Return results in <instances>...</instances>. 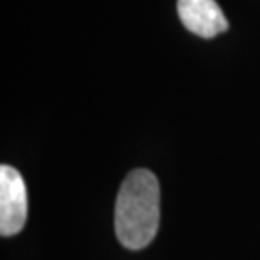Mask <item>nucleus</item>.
I'll use <instances>...</instances> for the list:
<instances>
[{"label":"nucleus","mask_w":260,"mask_h":260,"mask_svg":"<svg viewBox=\"0 0 260 260\" xmlns=\"http://www.w3.org/2000/svg\"><path fill=\"white\" fill-rule=\"evenodd\" d=\"M159 228V183L147 169L132 171L120 186L115 203V233L123 247L140 250Z\"/></svg>","instance_id":"1"},{"label":"nucleus","mask_w":260,"mask_h":260,"mask_svg":"<svg viewBox=\"0 0 260 260\" xmlns=\"http://www.w3.org/2000/svg\"><path fill=\"white\" fill-rule=\"evenodd\" d=\"M27 220V191L19 171L12 166L0 168V233L12 237Z\"/></svg>","instance_id":"2"},{"label":"nucleus","mask_w":260,"mask_h":260,"mask_svg":"<svg viewBox=\"0 0 260 260\" xmlns=\"http://www.w3.org/2000/svg\"><path fill=\"white\" fill-rule=\"evenodd\" d=\"M178 14L184 27L200 38L211 39L228 29V20L216 0H178Z\"/></svg>","instance_id":"3"}]
</instances>
